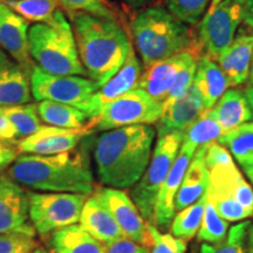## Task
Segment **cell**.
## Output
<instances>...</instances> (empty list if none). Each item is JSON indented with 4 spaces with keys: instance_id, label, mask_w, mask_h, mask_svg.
<instances>
[{
    "instance_id": "49",
    "label": "cell",
    "mask_w": 253,
    "mask_h": 253,
    "mask_svg": "<svg viewBox=\"0 0 253 253\" xmlns=\"http://www.w3.org/2000/svg\"><path fill=\"white\" fill-rule=\"evenodd\" d=\"M248 82H249V86H253V58H252L251 69H250V75H249Z\"/></svg>"
},
{
    "instance_id": "29",
    "label": "cell",
    "mask_w": 253,
    "mask_h": 253,
    "mask_svg": "<svg viewBox=\"0 0 253 253\" xmlns=\"http://www.w3.org/2000/svg\"><path fill=\"white\" fill-rule=\"evenodd\" d=\"M205 204H207V194L198 199L196 203L175 213L171 226H170V233L176 238L184 240L185 243L190 242L198 232L199 226H201Z\"/></svg>"
},
{
    "instance_id": "10",
    "label": "cell",
    "mask_w": 253,
    "mask_h": 253,
    "mask_svg": "<svg viewBox=\"0 0 253 253\" xmlns=\"http://www.w3.org/2000/svg\"><path fill=\"white\" fill-rule=\"evenodd\" d=\"M246 0H221L207 12L198 27L205 54L216 58L235 39L244 19Z\"/></svg>"
},
{
    "instance_id": "2",
    "label": "cell",
    "mask_w": 253,
    "mask_h": 253,
    "mask_svg": "<svg viewBox=\"0 0 253 253\" xmlns=\"http://www.w3.org/2000/svg\"><path fill=\"white\" fill-rule=\"evenodd\" d=\"M156 136L149 125L107 130L96 138L94 160L100 181L114 189L132 188L147 170Z\"/></svg>"
},
{
    "instance_id": "47",
    "label": "cell",
    "mask_w": 253,
    "mask_h": 253,
    "mask_svg": "<svg viewBox=\"0 0 253 253\" xmlns=\"http://www.w3.org/2000/svg\"><path fill=\"white\" fill-rule=\"evenodd\" d=\"M246 99H248V102L250 104V107H251V110H252V115H253V86H250L248 89L244 91Z\"/></svg>"
},
{
    "instance_id": "34",
    "label": "cell",
    "mask_w": 253,
    "mask_h": 253,
    "mask_svg": "<svg viewBox=\"0 0 253 253\" xmlns=\"http://www.w3.org/2000/svg\"><path fill=\"white\" fill-rule=\"evenodd\" d=\"M251 221L244 220L231 227L226 238L217 244L201 245L199 253H248L246 251V237Z\"/></svg>"
},
{
    "instance_id": "23",
    "label": "cell",
    "mask_w": 253,
    "mask_h": 253,
    "mask_svg": "<svg viewBox=\"0 0 253 253\" xmlns=\"http://www.w3.org/2000/svg\"><path fill=\"white\" fill-rule=\"evenodd\" d=\"M208 145L199 147L192 157L183 181L179 186L175 198V210L181 211L183 209L196 203L207 194L209 184V171L205 166V153Z\"/></svg>"
},
{
    "instance_id": "27",
    "label": "cell",
    "mask_w": 253,
    "mask_h": 253,
    "mask_svg": "<svg viewBox=\"0 0 253 253\" xmlns=\"http://www.w3.org/2000/svg\"><path fill=\"white\" fill-rule=\"evenodd\" d=\"M218 143L230 151L253 184V122H246L223 134L218 138Z\"/></svg>"
},
{
    "instance_id": "15",
    "label": "cell",
    "mask_w": 253,
    "mask_h": 253,
    "mask_svg": "<svg viewBox=\"0 0 253 253\" xmlns=\"http://www.w3.org/2000/svg\"><path fill=\"white\" fill-rule=\"evenodd\" d=\"M197 59L198 56L196 58L194 50L188 49L170 58L160 60L145 67L137 88L143 89L155 101L163 104L179 73Z\"/></svg>"
},
{
    "instance_id": "35",
    "label": "cell",
    "mask_w": 253,
    "mask_h": 253,
    "mask_svg": "<svg viewBox=\"0 0 253 253\" xmlns=\"http://www.w3.org/2000/svg\"><path fill=\"white\" fill-rule=\"evenodd\" d=\"M211 0H167L170 13L186 25H197L207 14Z\"/></svg>"
},
{
    "instance_id": "28",
    "label": "cell",
    "mask_w": 253,
    "mask_h": 253,
    "mask_svg": "<svg viewBox=\"0 0 253 253\" xmlns=\"http://www.w3.org/2000/svg\"><path fill=\"white\" fill-rule=\"evenodd\" d=\"M37 108L41 121L48 126L67 129H80L87 126L86 114L69 104L54 101H40L37 104Z\"/></svg>"
},
{
    "instance_id": "43",
    "label": "cell",
    "mask_w": 253,
    "mask_h": 253,
    "mask_svg": "<svg viewBox=\"0 0 253 253\" xmlns=\"http://www.w3.org/2000/svg\"><path fill=\"white\" fill-rule=\"evenodd\" d=\"M19 151L17 147H12L7 142L0 141V172L11 166L14 162L15 158L18 157Z\"/></svg>"
},
{
    "instance_id": "18",
    "label": "cell",
    "mask_w": 253,
    "mask_h": 253,
    "mask_svg": "<svg viewBox=\"0 0 253 253\" xmlns=\"http://www.w3.org/2000/svg\"><path fill=\"white\" fill-rule=\"evenodd\" d=\"M253 58V32L239 27L235 39L214 60L227 79L230 87L248 81Z\"/></svg>"
},
{
    "instance_id": "22",
    "label": "cell",
    "mask_w": 253,
    "mask_h": 253,
    "mask_svg": "<svg viewBox=\"0 0 253 253\" xmlns=\"http://www.w3.org/2000/svg\"><path fill=\"white\" fill-rule=\"evenodd\" d=\"M80 225L102 244L122 238L123 232L113 213L96 195H90L82 208Z\"/></svg>"
},
{
    "instance_id": "44",
    "label": "cell",
    "mask_w": 253,
    "mask_h": 253,
    "mask_svg": "<svg viewBox=\"0 0 253 253\" xmlns=\"http://www.w3.org/2000/svg\"><path fill=\"white\" fill-rule=\"evenodd\" d=\"M243 24L244 27L253 32V0H246Z\"/></svg>"
},
{
    "instance_id": "38",
    "label": "cell",
    "mask_w": 253,
    "mask_h": 253,
    "mask_svg": "<svg viewBox=\"0 0 253 253\" xmlns=\"http://www.w3.org/2000/svg\"><path fill=\"white\" fill-rule=\"evenodd\" d=\"M60 6L71 13H89L102 18L116 19L110 9L104 5L103 0H56Z\"/></svg>"
},
{
    "instance_id": "42",
    "label": "cell",
    "mask_w": 253,
    "mask_h": 253,
    "mask_svg": "<svg viewBox=\"0 0 253 253\" xmlns=\"http://www.w3.org/2000/svg\"><path fill=\"white\" fill-rule=\"evenodd\" d=\"M18 138L17 129L8 116L4 112V108L0 107V141L1 142H14Z\"/></svg>"
},
{
    "instance_id": "37",
    "label": "cell",
    "mask_w": 253,
    "mask_h": 253,
    "mask_svg": "<svg viewBox=\"0 0 253 253\" xmlns=\"http://www.w3.org/2000/svg\"><path fill=\"white\" fill-rule=\"evenodd\" d=\"M208 196L212 202L214 209L219 216L226 221H244L248 218L253 217V213L239 204L236 199L226 197H212L208 191Z\"/></svg>"
},
{
    "instance_id": "41",
    "label": "cell",
    "mask_w": 253,
    "mask_h": 253,
    "mask_svg": "<svg viewBox=\"0 0 253 253\" xmlns=\"http://www.w3.org/2000/svg\"><path fill=\"white\" fill-rule=\"evenodd\" d=\"M104 253H150V248L122 237L115 242L104 244Z\"/></svg>"
},
{
    "instance_id": "46",
    "label": "cell",
    "mask_w": 253,
    "mask_h": 253,
    "mask_svg": "<svg viewBox=\"0 0 253 253\" xmlns=\"http://www.w3.org/2000/svg\"><path fill=\"white\" fill-rule=\"evenodd\" d=\"M246 251L248 253H253V224L249 226L248 237H246Z\"/></svg>"
},
{
    "instance_id": "30",
    "label": "cell",
    "mask_w": 253,
    "mask_h": 253,
    "mask_svg": "<svg viewBox=\"0 0 253 253\" xmlns=\"http://www.w3.org/2000/svg\"><path fill=\"white\" fill-rule=\"evenodd\" d=\"M25 20L36 24H50L58 11L56 0H2Z\"/></svg>"
},
{
    "instance_id": "32",
    "label": "cell",
    "mask_w": 253,
    "mask_h": 253,
    "mask_svg": "<svg viewBox=\"0 0 253 253\" xmlns=\"http://www.w3.org/2000/svg\"><path fill=\"white\" fill-rule=\"evenodd\" d=\"M223 134L219 123L205 112L184 131L183 141L191 143L198 149L199 147L216 142Z\"/></svg>"
},
{
    "instance_id": "4",
    "label": "cell",
    "mask_w": 253,
    "mask_h": 253,
    "mask_svg": "<svg viewBox=\"0 0 253 253\" xmlns=\"http://www.w3.org/2000/svg\"><path fill=\"white\" fill-rule=\"evenodd\" d=\"M132 40L144 67L191 49L189 25L163 6H150L135 14L130 24Z\"/></svg>"
},
{
    "instance_id": "5",
    "label": "cell",
    "mask_w": 253,
    "mask_h": 253,
    "mask_svg": "<svg viewBox=\"0 0 253 253\" xmlns=\"http://www.w3.org/2000/svg\"><path fill=\"white\" fill-rule=\"evenodd\" d=\"M28 48L38 67L49 74L87 77L79 58L73 27L61 9L56 11L50 24L30 27Z\"/></svg>"
},
{
    "instance_id": "31",
    "label": "cell",
    "mask_w": 253,
    "mask_h": 253,
    "mask_svg": "<svg viewBox=\"0 0 253 253\" xmlns=\"http://www.w3.org/2000/svg\"><path fill=\"white\" fill-rule=\"evenodd\" d=\"M227 229H229V221L223 219L218 214L207 191V204H205L203 219L197 232L198 240L207 244H217L226 238L229 232Z\"/></svg>"
},
{
    "instance_id": "50",
    "label": "cell",
    "mask_w": 253,
    "mask_h": 253,
    "mask_svg": "<svg viewBox=\"0 0 253 253\" xmlns=\"http://www.w3.org/2000/svg\"><path fill=\"white\" fill-rule=\"evenodd\" d=\"M220 1H221V0H211L210 7H209L208 11H210V9H212V8L214 7V6H216V5L218 4V2H220Z\"/></svg>"
},
{
    "instance_id": "39",
    "label": "cell",
    "mask_w": 253,
    "mask_h": 253,
    "mask_svg": "<svg viewBox=\"0 0 253 253\" xmlns=\"http://www.w3.org/2000/svg\"><path fill=\"white\" fill-rule=\"evenodd\" d=\"M37 246L36 238L26 233L13 232L0 235V253H27Z\"/></svg>"
},
{
    "instance_id": "20",
    "label": "cell",
    "mask_w": 253,
    "mask_h": 253,
    "mask_svg": "<svg viewBox=\"0 0 253 253\" xmlns=\"http://www.w3.org/2000/svg\"><path fill=\"white\" fill-rule=\"evenodd\" d=\"M31 72L0 49V107L31 102Z\"/></svg>"
},
{
    "instance_id": "3",
    "label": "cell",
    "mask_w": 253,
    "mask_h": 253,
    "mask_svg": "<svg viewBox=\"0 0 253 253\" xmlns=\"http://www.w3.org/2000/svg\"><path fill=\"white\" fill-rule=\"evenodd\" d=\"M69 15L82 66L101 87L122 67L132 48L130 40L116 19L84 12Z\"/></svg>"
},
{
    "instance_id": "7",
    "label": "cell",
    "mask_w": 253,
    "mask_h": 253,
    "mask_svg": "<svg viewBox=\"0 0 253 253\" xmlns=\"http://www.w3.org/2000/svg\"><path fill=\"white\" fill-rule=\"evenodd\" d=\"M89 196L71 192H28V212L36 232L45 237L78 224Z\"/></svg>"
},
{
    "instance_id": "40",
    "label": "cell",
    "mask_w": 253,
    "mask_h": 253,
    "mask_svg": "<svg viewBox=\"0 0 253 253\" xmlns=\"http://www.w3.org/2000/svg\"><path fill=\"white\" fill-rule=\"evenodd\" d=\"M196 67H197V60L186 66V67L179 73L175 84H172L171 89H170L169 94H168L166 101L163 102V108L168 106V104L182 99V97L190 90V88L192 87V84H194L195 80Z\"/></svg>"
},
{
    "instance_id": "8",
    "label": "cell",
    "mask_w": 253,
    "mask_h": 253,
    "mask_svg": "<svg viewBox=\"0 0 253 253\" xmlns=\"http://www.w3.org/2000/svg\"><path fill=\"white\" fill-rule=\"evenodd\" d=\"M163 104L155 101L143 89L135 88L107 104L95 119L89 120L91 131L113 130L128 126L153 125L160 120Z\"/></svg>"
},
{
    "instance_id": "24",
    "label": "cell",
    "mask_w": 253,
    "mask_h": 253,
    "mask_svg": "<svg viewBox=\"0 0 253 253\" xmlns=\"http://www.w3.org/2000/svg\"><path fill=\"white\" fill-rule=\"evenodd\" d=\"M207 113L219 123L224 134L253 120L251 107L244 91L236 88L227 89Z\"/></svg>"
},
{
    "instance_id": "33",
    "label": "cell",
    "mask_w": 253,
    "mask_h": 253,
    "mask_svg": "<svg viewBox=\"0 0 253 253\" xmlns=\"http://www.w3.org/2000/svg\"><path fill=\"white\" fill-rule=\"evenodd\" d=\"M6 115L17 129L18 138H25L34 134L41 126V119L38 114L37 104L25 103L2 107Z\"/></svg>"
},
{
    "instance_id": "19",
    "label": "cell",
    "mask_w": 253,
    "mask_h": 253,
    "mask_svg": "<svg viewBox=\"0 0 253 253\" xmlns=\"http://www.w3.org/2000/svg\"><path fill=\"white\" fill-rule=\"evenodd\" d=\"M28 21L0 0V46L27 71L32 69L28 48Z\"/></svg>"
},
{
    "instance_id": "9",
    "label": "cell",
    "mask_w": 253,
    "mask_h": 253,
    "mask_svg": "<svg viewBox=\"0 0 253 253\" xmlns=\"http://www.w3.org/2000/svg\"><path fill=\"white\" fill-rule=\"evenodd\" d=\"M100 86L89 78L54 75L34 66L31 72V90L37 101H54L84 112L88 101Z\"/></svg>"
},
{
    "instance_id": "16",
    "label": "cell",
    "mask_w": 253,
    "mask_h": 253,
    "mask_svg": "<svg viewBox=\"0 0 253 253\" xmlns=\"http://www.w3.org/2000/svg\"><path fill=\"white\" fill-rule=\"evenodd\" d=\"M141 75L142 67L140 60L136 55L134 48H131L128 58L122 67L116 72V74L91 95L84 112L88 120L95 119L107 104L137 88Z\"/></svg>"
},
{
    "instance_id": "26",
    "label": "cell",
    "mask_w": 253,
    "mask_h": 253,
    "mask_svg": "<svg viewBox=\"0 0 253 253\" xmlns=\"http://www.w3.org/2000/svg\"><path fill=\"white\" fill-rule=\"evenodd\" d=\"M49 245L54 253H104V244L89 235L80 224L50 233Z\"/></svg>"
},
{
    "instance_id": "36",
    "label": "cell",
    "mask_w": 253,
    "mask_h": 253,
    "mask_svg": "<svg viewBox=\"0 0 253 253\" xmlns=\"http://www.w3.org/2000/svg\"><path fill=\"white\" fill-rule=\"evenodd\" d=\"M151 237L150 253H185L186 243L176 238L171 233H163L158 231L153 224H149Z\"/></svg>"
},
{
    "instance_id": "12",
    "label": "cell",
    "mask_w": 253,
    "mask_h": 253,
    "mask_svg": "<svg viewBox=\"0 0 253 253\" xmlns=\"http://www.w3.org/2000/svg\"><path fill=\"white\" fill-rule=\"evenodd\" d=\"M197 148L188 142H182L181 149L177 155L171 169L168 173L166 181L161 186L155 204L153 225L161 232H166L171 226L172 219L175 217V198L178 192L179 186L183 181L192 157Z\"/></svg>"
},
{
    "instance_id": "45",
    "label": "cell",
    "mask_w": 253,
    "mask_h": 253,
    "mask_svg": "<svg viewBox=\"0 0 253 253\" xmlns=\"http://www.w3.org/2000/svg\"><path fill=\"white\" fill-rule=\"evenodd\" d=\"M118 1L122 2L123 5L128 6V7L131 8H142L145 7V6L150 5L151 2H154L155 0H118Z\"/></svg>"
},
{
    "instance_id": "1",
    "label": "cell",
    "mask_w": 253,
    "mask_h": 253,
    "mask_svg": "<svg viewBox=\"0 0 253 253\" xmlns=\"http://www.w3.org/2000/svg\"><path fill=\"white\" fill-rule=\"evenodd\" d=\"M90 144L84 140L75 149L56 155H18L7 176L21 186L42 192L93 195Z\"/></svg>"
},
{
    "instance_id": "14",
    "label": "cell",
    "mask_w": 253,
    "mask_h": 253,
    "mask_svg": "<svg viewBox=\"0 0 253 253\" xmlns=\"http://www.w3.org/2000/svg\"><path fill=\"white\" fill-rule=\"evenodd\" d=\"M88 126L80 129L59 128L54 126H41L38 130L17 143L20 154L56 155L75 149L89 135Z\"/></svg>"
},
{
    "instance_id": "25",
    "label": "cell",
    "mask_w": 253,
    "mask_h": 253,
    "mask_svg": "<svg viewBox=\"0 0 253 253\" xmlns=\"http://www.w3.org/2000/svg\"><path fill=\"white\" fill-rule=\"evenodd\" d=\"M203 100L204 110L211 109L229 88L227 79L216 60L207 54L197 59L194 84Z\"/></svg>"
},
{
    "instance_id": "6",
    "label": "cell",
    "mask_w": 253,
    "mask_h": 253,
    "mask_svg": "<svg viewBox=\"0 0 253 253\" xmlns=\"http://www.w3.org/2000/svg\"><path fill=\"white\" fill-rule=\"evenodd\" d=\"M183 137L184 132H170L158 137L149 166L132 186L131 199L148 224H153L157 195L179 153Z\"/></svg>"
},
{
    "instance_id": "17",
    "label": "cell",
    "mask_w": 253,
    "mask_h": 253,
    "mask_svg": "<svg viewBox=\"0 0 253 253\" xmlns=\"http://www.w3.org/2000/svg\"><path fill=\"white\" fill-rule=\"evenodd\" d=\"M209 171V194L212 197L233 198L253 213V189L235 162L207 167Z\"/></svg>"
},
{
    "instance_id": "21",
    "label": "cell",
    "mask_w": 253,
    "mask_h": 253,
    "mask_svg": "<svg viewBox=\"0 0 253 253\" xmlns=\"http://www.w3.org/2000/svg\"><path fill=\"white\" fill-rule=\"evenodd\" d=\"M205 113L203 100L194 84L182 99L168 104L157 121L158 137L170 132H184Z\"/></svg>"
},
{
    "instance_id": "11",
    "label": "cell",
    "mask_w": 253,
    "mask_h": 253,
    "mask_svg": "<svg viewBox=\"0 0 253 253\" xmlns=\"http://www.w3.org/2000/svg\"><path fill=\"white\" fill-rule=\"evenodd\" d=\"M95 195L109 209L126 238L150 248L149 224L142 217L134 201L126 192L121 189L101 188L95 191Z\"/></svg>"
},
{
    "instance_id": "13",
    "label": "cell",
    "mask_w": 253,
    "mask_h": 253,
    "mask_svg": "<svg viewBox=\"0 0 253 253\" xmlns=\"http://www.w3.org/2000/svg\"><path fill=\"white\" fill-rule=\"evenodd\" d=\"M28 192L8 176L0 175V235L21 232L36 236L30 224Z\"/></svg>"
},
{
    "instance_id": "48",
    "label": "cell",
    "mask_w": 253,
    "mask_h": 253,
    "mask_svg": "<svg viewBox=\"0 0 253 253\" xmlns=\"http://www.w3.org/2000/svg\"><path fill=\"white\" fill-rule=\"evenodd\" d=\"M27 253H54V252H50V251H48V250L41 248V246H37V248L32 249L31 251L27 252Z\"/></svg>"
}]
</instances>
